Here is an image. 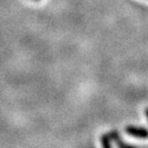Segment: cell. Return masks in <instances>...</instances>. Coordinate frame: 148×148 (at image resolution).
<instances>
[{"instance_id": "6da1fadb", "label": "cell", "mask_w": 148, "mask_h": 148, "mask_svg": "<svg viewBox=\"0 0 148 148\" xmlns=\"http://www.w3.org/2000/svg\"><path fill=\"white\" fill-rule=\"evenodd\" d=\"M125 132L127 135L140 139H148V130L145 127H134V125H127L125 127Z\"/></svg>"}, {"instance_id": "7a4b0ae2", "label": "cell", "mask_w": 148, "mask_h": 148, "mask_svg": "<svg viewBox=\"0 0 148 148\" xmlns=\"http://www.w3.org/2000/svg\"><path fill=\"white\" fill-rule=\"evenodd\" d=\"M108 135H109V137H110L111 140H113V141L115 142L118 148H137L136 146L130 145V144L123 142V140H121V138H120L119 134H118V132L116 131V130L115 131H111Z\"/></svg>"}, {"instance_id": "3957f363", "label": "cell", "mask_w": 148, "mask_h": 148, "mask_svg": "<svg viewBox=\"0 0 148 148\" xmlns=\"http://www.w3.org/2000/svg\"><path fill=\"white\" fill-rule=\"evenodd\" d=\"M110 141H111V139H110V137H109V135L105 134L101 137V142H102L103 148H112L111 147Z\"/></svg>"}, {"instance_id": "277c9868", "label": "cell", "mask_w": 148, "mask_h": 148, "mask_svg": "<svg viewBox=\"0 0 148 148\" xmlns=\"http://www.w3.org/2000/svg\"><path fill=\"white\" fill-rule=\"evenodd\" d=\"M145 114H146V117H147V119H148V108L145 110Z\"/></svg>"}, {"instance_id": "5b68a950", "label": "cell", "mask_w": 148, "mask_h": 148, "mask_svg": "<svg viewBox=\"0 0 148 148\" xmlns=\"http://www.w3.org/2000/svg\"><path fill=\"white\" fill-rule=\"evenodd\" d=\"M34 1H36V2H37V1H40V0H34Z\"/></svg>"}]
</instances>
